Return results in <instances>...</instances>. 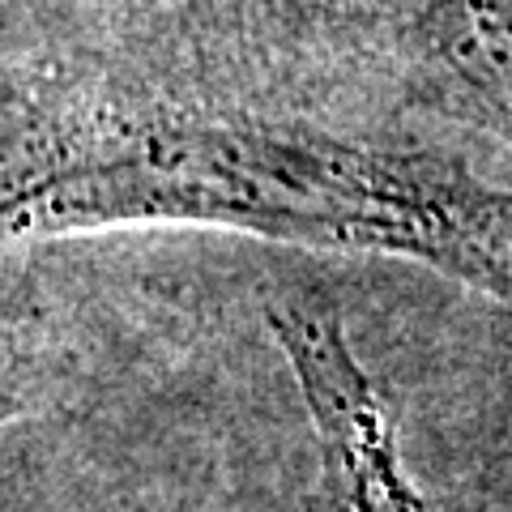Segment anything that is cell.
Segmentation results:
<instances>
[{
    "label": "cell",
    "mask_w": 512,
    "mask_h": 512,
    "mask_svg": "<svg viewBox=\"0 0 512 512\" xmlns=\"http://www.w3.org/2000/svg\"><path fill=\"white\" fill-rule=\"evenodd\" d=\"M269 325L291 355L320 440V512H436L402 474L393 431L338 320L274 312Z\"/></svg>",
    "instance_id": "7a4b0ae2"
},
{
    "label": "cell",
    "mask_w": 512,
    "mask_h": 512,
    "mask_svg": "<svg viewBox=\"0 0 512 512\" xmlns=\"http://www.w3.org/2000/svg\"><path fill=\"white\" fill-rule=\"evenodd\" d=\"M18 205L22 222L158 210L406 248L512 295V201L333 146L235 133L141 137L111 163L26 188Z\"/></svg>",
    "instance_id": "6da1fadb"
}]
</instances>
